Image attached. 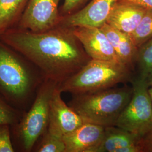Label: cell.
I'll return each mask as SVG.
<instances>
[{
    "instance_id": "4fadbf2b",
    "label": "cell",
    "mask_w": 152,
    "mask_h": 152,
    "mask_svg": "<svg viewBox=\"0 0 152 152\" xmlns=\"http://www.w3.org/2000/svg\"><path fill=\"white\" fill-rule=\"evenodd\" d=\"M108 38L121 61L134 69L138 48L131 35L105 23L100 27Z\"/></svg>"
},
{
    "instance_id": "5bb4252c",
    "label": "cell",
    "mask_w": 152,
    "mask_h": 152,
    "mask_svg": "<svg viewBox=\"0 0 152 152\" xmlns=\"http://www.w3.org/2000/svg\"><path fill=\"white\" fill-rule=\"evenodd\" d=\"M141 139L116 126L105 127L101 141L91 152H115L120 148L140 144Z\"/></svg>"
},
{
    "instance_id": "d6986e66",
    "label": "cell",
    "mask_w": 152,
    "mask_h": 152,
    "mask_svg": "<svg viewBox=\"0 0 152 152\" xmlns=\"http://www.w3.org/2000/svg\"><path fill=\"white\" fill-rule=\"evenodd\" d=\"M23 114L0 98V124L15 125L22 118Z\"/></svg>"
},
{
    "instance_id": "8fae6325",
    "label": "cell",
    "mask_w": 152,
    "mask_h": 152,
    "mask_svg": "<svg viewBox=\"0 0 152 152\" xmlns=\"http://www.w3.org/2000/svg\"><path fill=\"white\" fill-rule=\"evenodd\" d=\"M147 8L130 0H117L106 23L131 35L139 24Z\"/></svg>"
},
{
    "instance_id": "9c48e42d",
    "label": "cell",
    "mask_w": 152,
    "mask_h": 152,
    "mask_svg": "<svg viewBox=\"0 0 152 152\" xmlns=\"http://www.w3.org/2000/svg\"><path fill=\"white\" fill-rule=\"evenodd\" d=\"M117 0H92L75 12L61 16L59 25L70 28L102 27Z\"/></svg>"
},
{
    "instance_id": "9a60e30c",
    "label": "cell",
    "mask_w": 152,
    "mask_h": 152,
    "mask_svg": "<svg viewBox=\"0 0 152 152\" xmlns=\"http://www.w3.org/2000/svg\"><path fill=\"white\" fill-rule=\"evenodd\" d=\"M29 0H0V36L17 27Z\"/></svg>"
},
{
    "instance_id": "ffe728a7",
    "label": "cell",
    "mask_w": 152,
    "mask_h": 152,
    "mask_svg": "<svg viewBox=\"0 0 152 152\" xmlns=\"http://www.w3.org/2000/svg\"><path fill=\"white\" fill-rule=\"evenodd\" d=\"M11 137V126L0 124V152H15Z\"/></svg>"
},
{
    "instance_id": "5b68a950",
    "label": "cell",
    "mask_w": 152,
    "mask_h": 152,
    "mask_svg": "<svg viewBox=\"0 0 152 152\" xmlns=\"http://www.w3.org/2000/svg\"><path fill=\"white\" fill-rule=\"evenodd\" d=\"M58 85L56 82L45 79L31 107L17 124L11 126L12 141L15 152H32L38 139L47 130L50 100Z\"/></svg>"
},
{
    "instance_id": "8992f818",
    "label": "cell",
    "mask_w": 152,
    "mask_h": 152,
    "mask_svg": "<svg viewBox=\"0 0 152 152\" xmlns=\"http://www.w3.org/2000/svg\"><path fill=\"white\" fill-rule=\"evenodd\" d=\"M132 94L115 126L142 139L152 130V101L147 78L136 75L131 81Z\"/></svg>"
},
{
    "instance_id": "30bf717a",
    "label": "cell",
    "mask_w": 152,
    "mask_h": 152,
    "mask_svg": "<svg viewBox=\"0 0 152 152\" xmlns=\"http://www.w3.org/2000/svg\"><path fill=\"white\" fill-rule=\"evenodd\" d=\"M73 30L91 59L122 63L100 28L77 27Z\"/></svg>"
},
{
    "instance_id": "44dd1931",
    "label": "cell",
    "mask_w": 152,
    "mask_h": 152,
    "mask_svg": "<svg viewBox=\"0 0 152 152\" xmlns=\"http://www.w3.org/2000/svg\"><path fill=\"white\" fill-rule=\"evenodd\" d=\"M87 0H64L63 5L60 7L61 16L70 15L78 10L85 4Z\"/></svg>"
},
{
    "instance_id": "cb8c5ba5",
    "label": "cell",
    "mask_w": 152,
    "mask_h": 152,
    "mask_svg": "<svg viewBox=\"0 0 152 152\" xmlns=\"http://www.w3.org/2000/svg\"><path fill=\"white\" fill-rule=\"evenodd\" d=\"M147 81L149 87H152V71L147 77Z\"/></svg>"
},
{
    "instance_id": "52a82bcc",
    "label": "cell",
    "mask_w": 152,
    "mask_h": 152,
    "mask_svg": "<svg viewBox=\"0 0 152 152\" xmlns=\"http://www.w3.org/2000/svg\"><path fill=\"white\" fill-rule=\"evenodd\" d=\"M61 0H29L16 27L42 32L60 24Z\"/></svg>"
},
{
    "instance_id": "7c38bea8",
    "label": "cell",
    "mask_w": 152,
    "mask_h": 152,
    "mask_svg": "<svg viewBox=\"0 0 152 152\" xmlns=\"http://www.w3.org/2000/svg\"><path fill=\"white\" fill-rule=\"evenodd\" d=\"M104 127L83 123L76 130L63 137L65 152H91L101 141Z\"/></svg>"
},
{
    "instance_id": "7a4b0ae2",
    "label": "cell",
    "mask_w": 152,
    "mask_h": 152,
    "mask_svg": "<svg viewBox=\"0 0 152 152\" xmlns=\"http://www.w3.org/2000/svg\"><path fill=\"white\" fill-rule=\"evenodd\" d=\"M45 80L32 62L0 39V98L24 113Z\"/></svg>"
},
{
    "instance_id": "d4e9b609",
    "label": "cell",
    "mask_w": 152,
    "mask_h": 152,
    "mask_svg": "<svg viewBox=\"0 0 152 152\" xmlns=\"http://www.w3.org/2000/svg\"><path fill=\"white\" fill-rule=\"evenodd\" d=\"M149 93L150 94V96H151V98L152 101V87H149Z\"/></svg>"
},
{
    "instance_id": "ac0fdd59",
    "label": "cell",
    "mask_w": 152,
    "mask_h": 152,
    "mask_svg": "<svg viewBox=\"0 0 152 152\" xmlns=\"http://www.w3.org/2000/svg\"><path fill=\"white\" fill-rule=\"evenodd\" d=\"M131 36L137 48L152 38V9H147L139 24Z\"/></svg>"
},
{
    "instance_id": "3957f363",
    "label": "cell",
    "mask_w": 152,
    "mask_h": 152,
    "mask_svg": "<svg viewBox=\"0 0 152 152\" xmlns=\"http://www.w3.org/2000/svg\"><path fill=\"white\" fill-rule=\"evenodd\" d=\"M132 87L125 85L95 92L73 95L68 105L84 123L103 127L115 126L123 110L130 100Z\"/></svg>"
},
{
    "instance_id": "6da1fadb",
    "label": "cell",
    "mask_w": 152,
    "mask_h": 152,
    "mask_svg": "<svg viewBox=\"0 0 152 152\" xmlns=\"http://www.w3.org/2000/svg\"><path fill=\"white\" fill-rule=\"evenodd\" d=\"M0 39L32 62L45 79L59 84L75 75L91 59L73 28L61 25L42 32L14 28Z\"/></svg>"
},
{
    "instance_id": "277c9868",
    "label": "cell",
    "mask_w": 152,
    "mask_h": 152,
    "mask_svg": "<svg viewBox=\"0 0 152 152\" xmlns=\"http://www.w3.org/2000/svg\"><path fill=\"white\" fill-rule=\"evenodd\" d=\"M130 66L122 63L90 60L80 71L59 84L61 92L78 95L106 90L131 81L134 76Z\"/></svg>"
},
{
    "instance_id": "ba28073f",
    "label": "cell",
    "mask_w": 152,
    "mask_h": 152,
    "mask_svg": "<svg viewBox=\"0 0 152 152\" xmlns=\"http://www.w3.org/2000/svg\"><path fill=\"white\" fill-rule=\"evenodd\" d=\"M59 85L55 88L50 100L48 130L63 137L84 122L81 117L63 100Z\"/></svg>"
},
{
    "instance_id": "2e32d148",
    "label": "cell",
    "mask_w": 152,
    "mask_h": 152,
    "mask_svg": "<svg viewBox=\"0 0 152 152\" xmlns=\"http://www.w3.org/2000/svg\"><path fill=\"white\" fill-rule=\"evenodd\" d=\"M135 66L137 76L147 78L152 71V37L138 48Z\"/></svg>"
},
{
    "instance_id": "e0dca14e",
    "label": "cell",
    "mask_w": 152,
    "mask_h": 152,
    "mask_svg": "<svg viewBox=\"0 0 152 152\" xmlns=\"http://www.w3.org/2000/svg\"><path fill=\"white\" fill-rule=\"evenodd\" d=\"M65 149L63 137L50 132L47 129L33 147L32 152H65Z\"/></svg>"
},
{
    "instance_id": "603a6c76",
    "label": "cell",
    "mask_w": 152,
    "mask_h": 152,
    "mask_svg": "<svg viewBox=\"0 0 152 152\" xmlns=\"http://www.w3.org/2000/svg\"><path fill=\"white\" fill-rule=\"evenodd\" d=\"M136 2L147 9H152V0H130Z\"/></svg>"
},
{
    "instance_id": "7402d4cb",
    "label": "cell",
    "mask_w": 152,
    "mask_h": 152,
    "mask_svg": "<svg viewBox=\"0 0 152 152\" xmlns=\"http://www.w3.org/2000/svg\"><path fill=\"white\" fill-rule=\"evenodd\" d=\"M140 144L142 152H152V130L141 139Z\"/></svg>"
}]
</instances>
